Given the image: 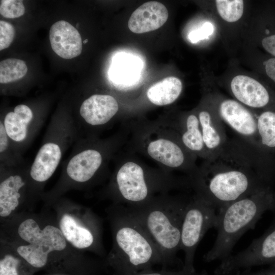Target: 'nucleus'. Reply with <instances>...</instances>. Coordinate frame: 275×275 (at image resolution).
Listing matches in <instances>:
<instances>
[{"label": "nucleus", "mask_w": 275, "mask_h": 275, "mask_svg": "<svg viewBox=\"0 0 275 275\" xmlns=\"http://www.w3.org/2000/svg\"><path fill=\"white\" fill-rule=\"evenodd\" d=\"M51 209L18 213L1 222L0 241L10 244L37 271L47 273L88 267L96 260L73 249L58 227Z\"/></svg>", "instance_id": "obj_1"}, {"label": "nucleus", "mask_w": 275, "mask_h": 275, "mask_svg": "<svg viewBox=\"0 0 275 275\" xmlns=\"http://www.w3.org/2000/svg\"><path fill=\"white\" fill-rule=\"evenodd\" d=\"M195 194L216 209L261 191L253 167V145L227 143L188 177Z\"/></svg>", "instance_id": "obj_2"}, {"label": "nucleus", "mask_w": 275, "mask_h": 275, "mask_svg": "<svg viewBox=\"0 0 275 275\" xmlns=\"http://www.w3.org/2000/svg\"><path fill=\"white\" fill-rule=\"evenodd\" d=\"M112 234V249L103 261L113 275H134L162 265L161 255L146 230L122 205L112 204L105 210Z\"/></svg>", "instance_id": "obj_3"}, {"label": "nucleus", "mask_w": 275, "mask_h": 275, "mask_svg": "<svg viewBox=\"0 0 275 275\" xmlns=\"http://www.w3.org/2000/svg\"><path fill=\"white\" fill-rule=\"evenodd\" d=\"M117 141L116 137L103 140L97 136L78 138L59 180L50 190L41 195L43 208L49 209L68 191L88 189L100 183L116 149Z\"/></svg>", "instance_id": "obj_4"}, {"label": "nucleus", "mask_w": 275, "mask_h": 275, "mask_svg": "<svg viewBox=\"0 0 275 275\" xmlns=\"http://www.w3.org/2000/svg\"><path fill=\"white\" fill-rule=\"evenodd\" d=\"M191 197L166 193L141 205L124 206L156 245L162 258L163 268H167L177 261L182 221Z\"/></svg>", "instance_id": "obj_5"}, {"label": "nucleus", "mask_w": 275, "mask_h": 275, "mask_svg": "<svg viewBox=\"0 0 275 275\" xmlns=\"http://www.w3.org/2000/svg\"><path fill=\"white\" fill-rule=\"evenodd\" d=\"M187 188H190L187 178H176L164 171L151 170L129 158L116 167L100 196L113 204L133 206L147 202L156 194Z\"/></svg>", "instance_id": "obj_6"}, {"label": "nucleus", "mask_w": 275, "mask_h": 275, "mask_svg": "<svg viewBox=\"0 0 275 275\" xmlns=\"http://www.w3.org/2000/svg\"><path fill=\"white\" fill-rule=\"evenodd\" d=\"M267 203L260 191L220 209L215 227L216 237L210 250L204 255V261H222L229 257L239 239L254 227Z\"/></svg>", "instance_id": "obj_7"}, {"label": "nucleus", "mask_w": 275, "mask_h": 275, "mask_svg": "<svg viewBox=\"0 0 275 275\" xmlns=\"http://www.w3.org/2000/svg\"><path fill=\"white\" fill-rule=\"evenodd\" d=\"M49 209L64 237L73 249L105 256L102 220L91 208L63 196L47 209Z\"/></svg>", "instance_id": "obj_8"}, {"label": "nucleus", "mask_w": 275, "mask_h": 275, "mask_svg": "<svg viewBox=\"0 0 275 275\" xmlns=\"http://www.w3.org/2000/svg\"><path fill=\"white\" fill-rule=\"evenodd\" d=\"M78 139L74 121L57 117L48 124L41 146L29 167L33 191L39 199L47 181L54 174L68 149Z\"/></svg>", "instance_id": "obj_9"}, {"label": "nucleus", "mask_w": 275, "mask_h": 275, "mask_svg": "<svg viewBox=\"0 0 275 275\" xmlns=\"http://www.w3.org/2000/svg\"><path fill=\"white\" fill-rule=\"evenodd\" d=\"M140 131L138 145L142 152L162 166L164 172L182 171L191 175L196 156L183 146L177 133L168 124L144 126Z\"/></svg>", "instance_id": "obj_10"}, {"label": "nucleus", "mask_w": 275, "mask_h": 275, "mask_svg": "<svg viewBox=\"0 0 275 275\" xmlns=\"http://www.w3.org/2000/svg\"><path fill=\"white\" fill-rule=\"evenodd\" d=\"M26 163L0 166V222L23 211H33L40 200L34 193Z\"/></svg>", "instance_id": "obj_11"}, {"label": "nucleus", "mask_w": 275, "mask_h": 275, "mask_svg": "<svg viewBox=\"0 0 275 275\" xmlns=\"http://www.w3.org/2000/svg\"><path fill=\"white\" fill-rule=\"evenodd\" d=\"M216 208L195 194L186 207L181 227L180 250L184 253L182 269L194 271V258L197 246L211 228H215L217 221Z\"/></svg>", "instance_id": "obj_12"}, {"label": "nucleus", "mask_w": 275, "mask_h": 275, "mask_svg": "<svg viewBox=\"0 0 275 275\" xmlns=\"http://www.w3.org/2000/svg\"><path fill=\"white\" fill-rule=\"evenodd\" d=\"M15 153L22 156L30 146L43 124L28 105H16L12 111L1 119Z\"/></svg>", "instance_id": "obj_13"}, {"label": "nucleus", "mask_w": 275, "mask_h": 275, "mask_svg": "<svg viewBox=\"0 0 275 275\" xmlns=\"http://www.w3.org/2000/svg\"><path fill=\"white\" fill-rule=\"evenodd\" d=\"M119 109L117 100L110 95L96 94L86 99L79 107L80 123L76 126L78 136L83 130L88 131L85 137L96 136V131L108 125Z\"/></svg>", "instance_id": "obj_14"}, {"label": "nucleus", "mask_w": 275, "mask_h": 275, "mask_svg": "<svg viewBox=\"0 0 275 275\" xmlns=\"http://www.w3.org/2000/svg\"><path fill=\"white\" fill-rule=\"evenodd\" d=\"M221 120L238 134L243 141L253 145L258 138L257 119L239 102L231 99L222 101L219 105Z\"/></svg>", "instance_id": "obj_15"}, {"label": "nucleus", "mask_w": 275, "mask_h": 275, "mask_svg": "<svg viewBox=\"0 0 275 275\" xmlns=\"http://www.w3.org/2000/svg\"><path fill=\"white\" fill-rule=\"evenodd\" d=\"M51 47L54 52L65 59L78 56L82 51V40L77 30L70 23L60 20L49 31Z\"/></svg>", "instance_id": "obj_16"}, {"label": "nucleus", "mask_w": 275, "mask_h": 275, "mask_svg": "<svg viewBox=\"0 0 275 275\" xmlns=\"http://www.w3.org/2000/svg\"><path fill=\"white\" fill-rule=\"evenodd\" d=\"M169 12L166 6L156 1L146 2L137 8L130 16L128 26L136 34L154 31L167 21Z\"/></svg>", "instance_id": "obj_17"}, {"label": "nucleus", "mask_w": 275, "mask_h": 275, "mask_svg": "<svg viewBox=\"0 0 275 275\" xmlns=\"http://www.w3.org/2000/svg\"><path fill=\"white\" fill-rule=\"evenodd\" d=\"M235 97L241 103L253 108H261L269 102L266 89L257 80L246 75L235 76L231 82Z\"/></svg>", "instance_id": "obj_18"}, {"label": "nucleus", "mask_w": 275, "mask_h": 275, "mask_svg": "<svg viewBox=\"0 0 275 275\" xmlns=\"http://www.w3.org/2000/svg\"><path fill=\"white\" fill-rule=\"evenodd\" d=\"M177 133L186 149L195 156L208 159L205 147L198 116L191 114L178 124H168Z\"/></svg>", "instance_id": "obj_19"}, {"label": "nucleus", "mask_w": 275, "mask_h": 275, "mask_svg": "<svg viewBox=\"0 0 275 275\" xmlns=\"http://www.w3.org/2000/svg\"><path fill=\"white\" fill-rule=\"evenodd\" d=\"M198 116L208 159H211L217 156L227 143L223 124L214 120L207 111L200 112Z\"/></svg>", "instance_id": "obj_20"}, {"label": "nucleus", "mask_w": 275, "mask_h": 275, "mask_svg": "<svg viewBox=\"0 0 275 275\" xmlns=\"http://www.w3.org/2000/svg\"><path fill=\"white\" fill-rule=\"evenodd\" d=\"M182 90L181 80L177 77L169 76L152 85L147 90V97L154 105H167L179 97Z\"/></svg>", "instance_id": "obj_21"}, {"label": "nucleus", "mask_w": 275, "mask_h": 275, "mask_svg": "<svg viewBox=\"0 0 275 275\" xmlns=\"http://www.w3.org/2000/svg\"><path fill=\"white\" fill-rule=\"evenodd\" d=\"M36 272L10 244L0 241V275H34Z\"/></svg>", "instance_id": "obj_22"}, {"label": "nucleus", "mask_w": 275, "mask_h": 275, "mask_svg": "<svg viewBox=\"0 0 275 275\" xmlns=\"http://www.w3.org/2000/svg\"><path fill=\"white\" fill-rule=\"evenodd\" d=\"M258 137L261 144L269 148L275 147V112L265 111L257 119Z\"/></svg>", "instance_id": "obj_23"}, {"label": "nucleus", "mask_w": 275, "mask_h": 275, "mask_svg": "<svg viewBox=\"0 0 275 275\" xmlns=\"http://www.w3.org/2000/svg\"><path fill=\"white\" fill-rule=\"evenodd\" d=\"M28 71L25 62L18 59H7L0 62V82L16 81L25 76Z\"/></svg>", "instance_id": "obj_24"}, {"label": "nucleus", "mask_w": 275, "mask_h": 275, "mask_svg": "<svg viewBox=\"0 0 275 275\" xmlns=\"http://www.w3.org/2000/svg\"><path fill=\"white\" fill-rule=\"evenodd\" d=\"M26 163L13 149L3 124L0 122V166L15 167Z\"/></svg>", "instance_id": "obj_25"}, {"label": "nucleus", "mask_w": 275, "mask_h": 275, "mask_svg": "<svg viewBox=\"0 0 275 275\" xmlns=\"http://www.w3.org/2000/svg\"><path fill=\"white\" fill-rule=\"evenodd\" d=\"M215 4L218 14L227 22L237 21L242 16L244 4L242 0H216Z\"/></svg>", "instance_id": "obj_26"}, {"label": "nucleus", "mask_w": 275, "mask_h": 275, "mask_svg": "<svg viewBox=\"0 0 275 275\" xmlns=\"http://www.w3.org/2000/svg\"><path fill=\"white\" fill-rule=\"evenodd\" d=\"M258 252L260 257L265 261L275 259V229L259 239Z\"/></svg>", "instance_id": "obj_27"}, {"label": "nucleus", "mask_w": 275, "mask_h": 275, "mask_svg": "<svg viewBox=\"0 0 275 275\" xmlns=\"http://www.w3.org/2000/svg\"><path fill=\"white\" fill-rule=\"evenodd\" d=\"M25 8L22 1H1L0 13L7 18H18L24 14Z\"/></svg>", "instance_id": "obj_28"}, {"label": "nucleus", "mask_w": 275, "mask_h": 275, "mask_svg": "<svg viewBox=\"0 0 275 275\" xmlns=\"http://www.w3.org/2000/svg\"><path fill=\"white\" fill-rule=\"evenodd\" d=\"M15 37V29L10 23L0 21V50L8 48Z\"/></svg>", "instance_id": "obj_29"}, {"label": "nucleus", "mask_w": 275, "mask_h": 275, "mask_svg": "<svg viewBox=\"0 0 275 275\" xmlns=\"http://www.w3.org/2000/svg\"><path fill=\"white\" fill-rule=\"evenodd\" d=\"M213 31V24L210 22H205L200 29L190 32L188 36L189 39L191 42L195 43L208 38L212 34Z\"/></svg>", "instance_id": "obj_30"}, {"label": "nucleus", "mask_w": 275, "mask_h": 275, "mask_svg": "<svg viewBox=\"0 0 275 275\" xmlns=\"http://www.w3.org/2000/svg\"><path fill=\"white\" fill-rule=\"evenodd\" d=\"M103 264L76 270L47 273L44 275H98Z\"/></svg>", "instance_id": "obj_31"}, {"label": "nucleus", "mask_w": 275, "mask_h": 275, "mask_svg": "<svg viewBox=\"0 0 275 275\" xmlns=\"http://www.w3.org/2000/svg\"><path fill=\"white\" fill-rule=\"evenodd\" d=\"M262 45L267 52L275 57V34L264 38Z\"/></svg>", "instance_id": "obj_32"}, {"label": "nucleus", "mask_w": 275, "mask_h": 275, "mask_svg": "<svg viewBox=\"0 0 275 275\" xmlns=\"http://www.w3.org/2000/svg\"><path fill=\"white\" fill-rule=\"evenodd\" d=\"M264 65L266 74L275 82V57L265 61Z\"/></svg>", "instance_id": "obj_33"}, {"label": "nucleus", "mask_w": 275, "mask_h": 275, "mask_svg": "<svg viewBox=\"0 0 275 275\" xmlns=\"http://www.w3.org/2000/svg\"><path fill=\"white\" fill-rule=\"evenodd\" d=\"M173 270H168L166 268L159 271H156L151 269L140 271L134 275H172Z\"/></svg>", "instance_id": "obj_34"}, {"label": "nucleus", "mask_w": 275, "mask_h": 275, "mask_svg": "<svg viewBox=\"0 0 275 275\" xmlns=\"http://www.w3.org/2000/svg\"><path fill=\"white\" fill-rule=\"evenodd\" d=\"M224 275H264L261 273L253 272L252 271H249L248 270H243L231 272L224 274ZM268 275H275V272L271 273Z\"/></svg>", "instance_id": "obj_35"}, {"label": "nucleus", "mask_w": 275, "mask_h": 275, "mask_svg": "<svg viewBox=\"0 0 275 275\" xmlns=\"http://www.w3.org/2000/svg\"><path fill=\"white\" fill-rule=\"evenodd\" d=\"M172 275H207L206 272H198L196 270L194 271H189L182 269L173 271Z\"/></svg>", "instance_id": "obj_36"}, {"label": "nucleus", "mask_w": 275, "mask_h": 275, "mask_svg": "<svg viewBox=\"0 0 275 275\" xmlns=\"http://www.w3.org/2000/svg\"><path fill=\"white\" fill-rule=\"evenodd\" d=\"M88 40L87 39L85 40V41H84V43H86L87 42H88Z\"/></svg>", "instance_id": "obj_37"}]
</instances>
